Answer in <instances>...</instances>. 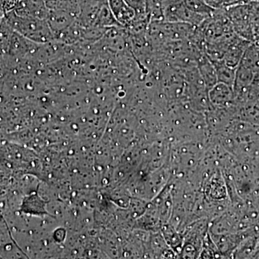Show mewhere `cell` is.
Instances as JSON below:
<instances>
[{"mask_svg": "<svg viewBox=\"0 0 259 259\" xmlns=\"http://www.w3.org/2000/svg\"><path fill=\"white\" fill-rule=\"evenodd\" d=\"M7 18L10 27L30 41L47 44L55 40L47 19L19 16L15 12H9Z\"/></svg>", "mask_w": 259, "mask_h": 259, "instance_id": "1", "label": "cell"}, {"mask_svg": "<svg viewBox=\"0 0 259 259\" xmlns=\"http://www.w3.org/2000/svg\"><path fill=\"white\" fill-rule=\"evenodd\" d=\"M210 17L197 14L187 8L184 0H171L163 5L164 21L187 23L198 27Z\"/></svg>", "mask_w": 259, "mask_h": 259, "instance_id": "2", "label": "cell"}, {"mask_svg": "<svg viewBox=\"0 0 259 259\" xmlns=\"http://www.w3.org/2000/svg\"><path fill=\"white\" fill-rule=\"evenodd\" d=\"M14 8L19 16L47 19L49 14L45 0H15Z\"/></svg>", "mask_w": 259, "mask_h": 259, "instance_id": "3", "label": "cell"}, {"mask_svg": "<svg viewBox=\"0 0 259 259\" xmlns=\"http://www.w3.org/2000/svg\"><path fill=\"white\" fill-rule=\"evenodd\" d=\"M107 1L112 14L121 28L128 29L136 19V12L125 3V0Z\"/></svg>", "mask_w": 259, "mask_h": 259, "instance_id": "4", "label": "cell"}, {"mask_svg": "<svg viewBox=\"0 0 259 259\" xmlns=\"http://www.w3.org/2000/svg\"><path fill=\"white\" fill-rule=\"evenodd\" d=\"M197 69L203 80L206 89L210 90L218 83L217 74L214 65L204 54L199 56L197 59Z\"/></svg>", "mask_w": 259, "mask_h": 259, "instance_id": "5", "label": "cell"}, {"mask_svg": "<svg viewBox=\"0 0 259 259\" xmlns=\"http://www.w3.org/2000/svg\"><path fill=\"white\" fill-rule=\"evenodd\" d=\"M233 90L224 83L218 82L208 90V97L213 105H224L231 100Z\"/></svg>", "mask_w": 259, "mask_h": 259, "instance_id": "6", "label": "cell"}, {"mask_svg": "<svg viewBox=\"0 0 259 259\" xmlns=\"http://www.w3.org/2000/svg\"><path fill=\"white\" fill-rule=\"evenodd\" d=\"M211 61L215 68L218 82L226 83L233 88V85H234L235 78H236V69H233L228 66L223 59L222 60Z\"/></svg>", "mask_w": 259, "mask_h": 259, "instance_id": "7", "label": "cell"}, {"mask_svg": "<svg viewBox=\"0 0 259 259\" xmlns=\"http://www.w3.org/2000/svg\"><path fill=\"white\" fill-rule=\"evenodd\" d=\"M185 5L189 9L206 17H211L214 14L216 10L213 9L205 0H184Z\"/></svg>", "mask_w": 259, "mask_h": 259, "instance_id": "8", "label": "cell"}, {"mask_svg": "<svg viewBox=\"0 0 259 259\" xmlns=\"http://www.w3.org/2000/svg\"><path fill=\"white\" fill-rule=\"evenodd\" d=\"M126 3L136 12V17L134 21L148 20L147 0H125Z\"/></svg>", "mask_w": 259, "mask_h": 259, "instance_id": "9", "label": "cell"}, {"mask_svg": "<svg viewBox=\"0 0 259 259\" xmlns=\"http://www.w3.org/2000/svg\"><path fill=\"white\" fill-rule=\"evenodd\" d=\"M45 1H46V0H45Z\"/></svg>", "mask_w": 259, "mask_h": 259, "instance_id": "10", "label": "cell"}]
</instances>
